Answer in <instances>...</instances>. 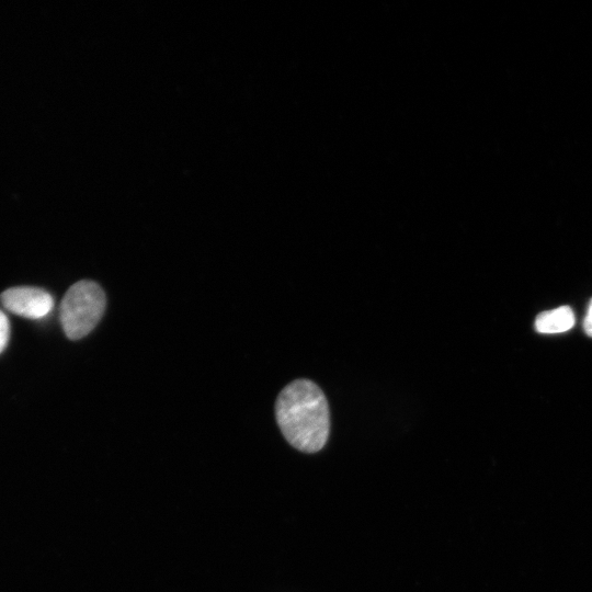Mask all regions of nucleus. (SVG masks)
Returning <instances> with one entry per match:
<instances>
[{
  "instance_id": "obj_5",
  "label": "nucleus",
  "mask_w": 592,
  "mask_h": 592,
  "mask_svg": "<svg viewBox=\"0 0 592 592\" xmlns=\"http://www.w3.org/2000/svg\"><path fill=\"white\" fill-rule=\"evenodd\" d=\"M10 337V322L0 309V353L5 349Z\"/></svg>"
},
{
  "instance_id": "obj_2",
  "label": "nucleus",
  "mask_w": 592,
  "mask_h": 592,
  "mask_svg": "<svg viewBox=\"0 0 592 592\" xmlns=\"http://www.w3.org/2000/svg\"><path fill=\"white\" fill-rule=\"evenodd\" d=\"M105 305V294L98 283L82 280L71 285L59 306L65 334L70 340L86 337L102 318Z\"/></svg>"
},
{
  "instance_id": "obj_3",
  "label": "nucleus",
  "mask_w": 592,
  "mask_h": 592,
  "mask_svg": "<svg viewBox=\"0 0 592 592\" xmlns=\"http://www.w3.org/2000/svg\"><path fill=\"white\" fill-rule=\"evenodd\" d=\"M0 301L10 312L29 319H41L54 307L53 296L45 289L33 286L8 288L1 293Z\"/></svg>"
},
{
  "instance_id": "obj_4",
  "label": "nucleus",
  "mask_w": 592,
  "mask_h": 592,
  "mask_svg": "<svg viewBox=\"0 0 592 592\" xmlns=\"http://www.w3.org/2000/svg\"><path fill=\"white\" fill-rule=\"evenodd\" d=\"M574 315L569 306L540 312L535 320V329L540 333H559L571 329Z\"/></svg>"
},
{
  "instance_id": "obj_6",
  "label": "nucleus",
  "mask_w": 592,
  "mask_h": 592,
  "mask_svg": "<svg viewBox=\"0 0 592 592\" xmlns=\"http://www.w3.org/2000/svg\"><path fill=\"white\" fill-rule=\"evenodd\" d=\"M583 328H584L585 333L592 337V299L588 308V312L583 322Z\"/></svg>"
},
{
  "instance_id": "obj_1",
  "label": "nucleus",
  "mask_w": 592,
  "mask_h": 592,
  "mask_svg": "<svg viewBox=\"0 0 592 592\" xmlns=\"http://www.w3.org/2000/svg\"><path fill=\"white\" fill-rule=\"evenodd\" d=\"M275 417L282 434L296 449L319 452L330 432L329 406L322 390L309 379H296L285 386L275 403Z\"/></svg>"
}]
</instances>
